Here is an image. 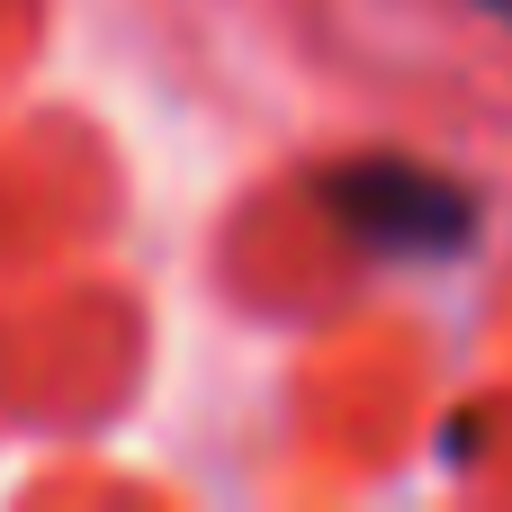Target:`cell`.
Here are the masks:
<instances>
[{
  "label": "cell",
  "mask_w": 512,
  "mask_h": 512,
  "mask_svg": "<svg viewBox=\"0 0 512 512\" xmlns=\"http://www.w3.org/2000/svg\"><path fill=\"white\" fill-rule=\"evenodd\" d=\"M324 198L369 252H396V261H441V252H468L477 234V198L423 162H351L324 180Z\"/></svg>",
  "instance_id": "obj_1"
},
{
  "label": "cell",
  "mask_w": 512,
  "mask_h": 512,
  "mask_svg": "<svg viewBox=\"0 0 512 512\" xmlns=\"http://www.w3.org/2000/svg\"><path fill=\"white\" fill-rule=\"evenodd\" d=\"M477 9H486V18H504V27H512V0H477Z\"/></svg>",
  "instance_id": "obj_2"
}]
</instances>
